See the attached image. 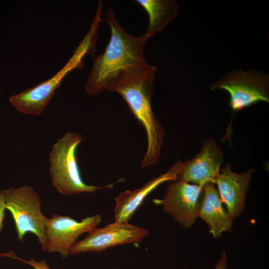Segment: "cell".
<instances>
[{
    "label": "cell",
    "mask_w": 269,
    "mask_h": 269,
    "mask_svg": "<svg viewBox=\"0 0 269 269\" xmlns=\"http://www.w3.org/2000/svg\"><path fill=\"white\" fill-rule=\"evenodd\" d=\"M136 1L148 16V25L143 34L148 39L162 30L177 14V5L173 0H136Z\"/></svg>",
    "instance_id": "cell-14"
},
{
    "label": "cell",
    "mask_w": 269,
    "mask_h": 269,
    "mask_svg": "<svg viewBox=\"0 0 269 269\" xmlns=\"http://www.w3.org/2000/svg\"><path fill=\"white\" fill-rule=\"evenodd\" d=\"M83 139L80 134L68 132L57 139L49 154V172L52 182L62 195L93 193L97 190L110 188L114 186L111 184L96 186L88 185L83 180L76 156L77 148Z\"/></svg>",
    "instance_id": "cell-4"
},
{
    "label": "cell",
    "mask_w": 269,
    "mask_h": 269,
    "mask_svg": "<svg viewBox=\"0 0 269 269\" xmlns=\"http://www.w3.org/2000/svg\"><path fill=\"white\" fill-rule=\"evenodd\" d=\"M104 14L111 29V37L102 54L92 56L93 67L86 84L90 96L105 90L113 91L127 76L147 64L144 46L148 38L144 35L136 37L126 32L111 8Z\"/></svg>",
    "instance_id": "cell-1"
},
{
    "label": "cell",
    "mask_w": 269,
    "mask_h": 269,
    "mask_svg": "<svg viewBox=\"0 0 269 269\" xmlns=\"http://www.w3.org/2000/svg\"><path fill=\"white\" fill-rule=\"evenodd\" d=\"M6 210L13 218L17 239L22 241L28 233L35 235L42 252H46V217L41 210V199L32 187L24 185L4 190Z\"/></svg>",
    "instance_id": "cell-5"
},
{
    "label": "cell",
    "mask_w": 269,
    "mask_h": 269,
    "mask_svg": "<svg viewBox=\"0 0 269 269\" xmlns=\"http://www.w3.org/2000/svg\"><path fill=\"white\" fill-rule=\"evenodd\" d=\"M113 269H119L117 268H113Z\"/></svg>",
    "instance_id": "cell-18"
},
{
    "label": "cell",
    "mask_w": 269,
    "mask_h": 269,
    "mask_svg": "<svg viewBox=\"0 0 269 269\" xmlns=\"http://www.w3.org/2000/svg\"><path fill=\"white\" fill-rule=\"evenodd\" d=\"M149 234V230L128 222L115 221L103 228L93 229L83 239L76 242L69 256L93 252L101 253L118 246L141 243Z\"/></svg>",
    "instance_id": "cell-7"
},
{
    "label": "cell",
    "mask_w": 269,
    "mask_h": 269,
    "mask_svg": "<svg viewBox=\"0 0 269 269\" xmlns=\"http://www.w3.org/2000/svg\"><path fill=\"white\" fill-rule=\"evenodd\" d=\"M203 186L190 184L180 179L173 181L162 199L155 200L163 210L186 228L191 227L198 217Z\"/></svg>",
    "instance_id": "cell-9"
},
{
    "label": "cell",
    "mask_w": 269,
    "mask_h": 269,
    "mask_svg": "<svg viewBox=\"0 0 269 269\" xmlns=\"http://www.w3.org/2000/svg\"><path fill=\"white\" fill-rule=\"evenodd\" d=\"M0 256H5L11 259L19 261L25 263L34 269H51L48 265L45 259L40 261H36L34 259L31 258L29 260H25L23 259L17 257L13 252H11L8 253L0 254Z\"/></svg>",
    "instance_id": "cell-15"
},
{
    "label": "cell",
    "mask_w": 269,
    "mask_h": 269,
    "mask_svg": "<svg viewBox=\"0 0 269 269\" xmlns=\"http://www.w3.org/2000/svg\"><path fill=\"white\" fill-rule=\"evenodd\" d=\"M5 210L6 204L4 190H2L0 192V232L2 230L3 227V220Z\"/></svg>",
    "instance_id": "cell-16"
},
{
    "label": "cell",
    "mask_w": 269,
    "mask_h": 269,
    "mask_svg": "<svg viewBox=\"0 0 269 269\" xmlns=\"http://www.w3.org/2000/svg\"><path fill=\"white\" fill-rule=\"evenodd\" d=\"M101 20L100 15L96 14L89 31L75 49L70 58L58 72L48 80L11 96L9 98L10 104L23 114L34 116L40 115L64 77L74 69L81 68L83 66V59L86 55L92 56L94 54L98 37L97 33Z\"/></svg>",
    "instance_id": "cell-3"
},
{
    "label": "cell",
    "mask_w": 269,
    "mask_h": 269,
    "mask_svg": "<svg viewBox=\"0 0 269 269\" xmlns=\"http://www.w3.org/2000/svg\"><path fill=\"white\" fill-rule=\"evenodd\" d=\"M155 72V67L146 64L127 76L113 90L122 96L145 131L147 148L141 168L153 166L158 161L164 136L151 107Z\"/></svg>",
    "instance_id": "cell-2"
},
{
    "label": "cell",
    "mask_w": 269,
    "mask_h": 269,
    "mask_svg": "<svg viewBox=\"0 0 269 269\" xmlns=\"http://www.w3.org/2000/svg\"><path fill=\"white\" fill-rule=\"evenodd\" d=\"M226 91L229 105L234 112L264 102L269 103V77L259 72L233 71L217 81L211 87Z\"/></svg>",
    "instance_id": "cell-6"
},
{
    "label": "cell",
    "mask_w": 269,
    "mask_h": 269,
    "mask_svg": "<svg viewBox=\"0 0 269 269\" xmlns=\"http://www.w3.org/2000/svg\"><path fill=\"white\" fill-rule=\"evenodd\" d=\"M183 164V163L179 161L166 172L152 178L142 187L133 190H127L115 197V221L128 222L144 199L154 189L164 182L175 181L178 179Z\"/></svg>",
    "instance_id": "cell-11"
},
{
    "label": "cell",
    "mask_w": 269,
    "mask_h": 269,
    "mask_svg": "<svg viewBox=\"0 0 269 269\" xmlns=\"http://www.w3.org/2000/svg\"><path fill=\"white\" fill-rule=\"evenodd\" d=\"M202 192L203 198L200 202L198 217L207 224L213 237L219 238L223 233L232 230L234 219L223 206L214 184H206L203 187Z\"/></svg>",
    "instance_id": "cell-13"
},
{
    "label": "cell",
    "mask_w": 269,
    "mask_h": 269,
    "mask_svg": "<svg viewBox=\"0 0 269 269\" xmlns=\"http://www.w3.org/2000/svg\"><path fill=\"white\" fill-rule=\"evenodd\" d=\"M223 160L222 150L214 139H209L194 157L183 163L179 179L203 187L215 184Z\"/></svg>",
    "instance_id": "cell-10"
},
{
    "label": "cell",
    "mask_w": 269,
    "mask_h": 269,
    "mask_svg": "<svg viewBox=\"0 0 269 269\" xmlns=\"http://www.w3.org/2000/svg\"><path fill=\"white\" fill-rule=\"evenodd\" d=\"M254 171L251 169L244 173H235L228 164L215 180L221 200L233 219L239 216L244 209L246 194Z\"/></svg>",
    "instance_id": "cell-12"
},
{
    "label": "cell",
    "mask_w": 269,
    "mask_h": 269,
    "mask_svg": "<svg viewBox=\"0 0 269 269\" xmlns=\"http://www.w3.org/2000/svg\"><path fill=\"white\" fill-rule=\"evenodd\" d=\"M228 260L226 255L223 252L218 261L214 269H226L227 268Z\"/></svg>",
    "instance_id": "cell-17"
},
{
    "label": "cell",
    "mask_w": 269,
    "mask_h": 269,
    "mask_svg": "<svg viewBox=\"0 0 269 269\" xmlns=\"http://www.w3.org/2000/svg\"><path fill=\"white\" fill-rule=\"evenodd\" d=\"M101 221V216L99 214L85 217L80 221L57 214L47 218L45 222L47 239L46 252L58 253L63 259H67L69 256L71 248L79 237L97 227Z\"/></svg>",
    "instance_id": "cell-8"
}]
</instances>
